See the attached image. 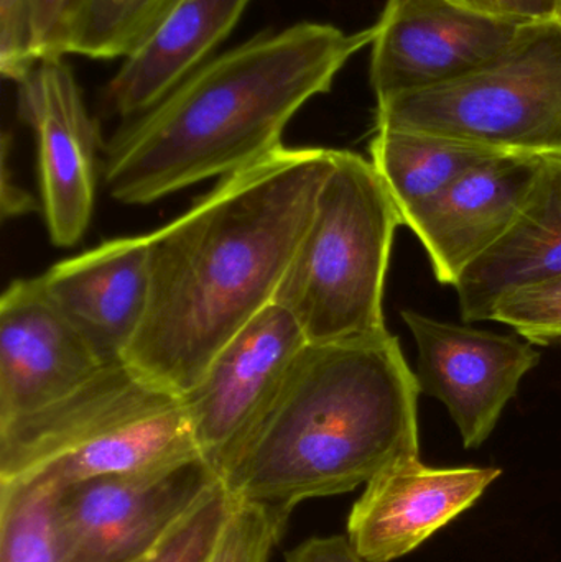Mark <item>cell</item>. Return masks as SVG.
<instances>
[{
	"mask_svg": "<svg viewBox=\"0 0 561 562\" xmlns=\"http://www.w3.org/2000/svg\"><path fill=\"white\" fill-rule=\"evenodd\" d=\"M335 160L283 145L148 234L150 303L125 362L183 395L276 300Z\"/></svg>",
	"mask_w": 561,
	"mask_h": 562,
	"instance_id": "obj_1",
	"label": "cell"
},
{
	"mask_svg": "<svg viewBox=\"0 0 561 562\" xmlns=\"http://www.w3.org/2000/svg\"><path fill=\"white\" fill-rule=\"evenodd\" d=\"M375 38L302 22L207 59L154 108L102 144L101 177L115 201L152 204L244 170L283 147L293 115L332 91L338 72Z\"/></svg>",
	"mask_w": 561,
	"mask_h": 562,
	"instance_id": "obj_2",
	"label": "cell"
},
{
	"mask_svg": "<svg viewBox=\"0 0 561 562\" xmlns=\"http://www.w3.org/2000/svg\"><path fill=\"white\" fill-rule=\"evenodd\" d=\"M417 375L389 330L308 342L221 475L236 504L289 524L312 498L348 494L420 456Z\"/></svg>",
	"mask_w": 561,
	"mask_h": 562,
	"instance_id": "obj_3",
	"label": "cell"
},
{
	"mask_svg": "<svg viewBox=\"0 0 561 562\" xmlns=\"http://www.w3.org/2000/svg\"><path fill=\"white\" fill-rule=\"evenodd\" d=\"M200 456L181 395L127 362L105 366L71 395L0 425V484L59 487L138 474Z\"/></svg>",
	"mask_w": 561,
	"mask_h": 562,
	"instance_id": "obj_4",
	"label": "cell"
},
{
	"mask_svg": "<svg viewBox=\"0 0 561 562\" xmlns=\"http://www.w3.org/2000/svg\"><path fill=\"white\" fill-rule=\"evenodd\" d=\"M402 224L371 160L335 150L312 220L273 300L295 317L308 342L388 330L382 297Z\"/></svg>",
	"mask_w": 561,
	"mask_h": 562,
	"instance_id": "obj_5",
	"label": "cell"
},
{
	"mask_svg": "<svg viewBox=\"0 0 561 562\" xmlns=\"http://www.w3.org/2000/svg\"><path fill=\"white\" fill-rule=\"evenodd\" d=\"M375 128L437 135L510 157H561V23L530 20L478 71L379 102Z\"/></svg>",
	"mask_w": 561,
	"mask_h": 562,
	"instance_id": "obj_6",
	"label": "cell"
},
{
	"mask_svg": "<svg viewBox=\"0 0 561 562\" xmlns=\"http://www.w3.org/2000/svg\"><path fill=\"white\" fill-rule=\"evenodd\" d=\"M201 456L59 488L58 521L68 562H137L150 554L214 488Z\"/></svg>",
	"mask_w": 561,
	"mask_h": 562,
	"instance_id": "obj_7",
	"label": "cell"
},
{
	"mask_svg": "<svg viewBox=\"0 0 561 562\" xmlns=\"http://www.w3.org/2000/svg\"><path fill=\"white\" fill-rule=\"evenodd\" d=\"M306 344L295 317L280 304H269L181 395L194 446L220 477Z\"/></svg>",
	"mask_w": 561,
	"mask_h": 562,
	"instance_id": "obj_8",
	"label": "cell"
},
{
	"mask_svg": "<svg viewBox=\"0 0 561 562\" xmlns=\"http://www.w3.org/2000/svg\"><path fill=\"white\" fill-rule=\"evenodd\" d=\"M526 22L451 0H388L375 23L369 72L378 104L478 71Z\"/></svg>",
	"mask_w": 561,
	"mask_h": 562,
	"instance_id": "obj_9",
	"label": "cell"
},
{
	"mask_svg": "<svg viewBox=\"0 0 561 562\" xmlns=\"http://www.w3.org/2000/svg\"><path fill=\"white\" fill-rule=\"evenodd\" d=\"M19 85V114L35 135L40 193L49 239L72 247L85 237L101 175L99 124L63 58L42 59Z\"/></svg>",
	"mask_w": 561,
	"mask_h": 562,
	"instance_id": "obj_10",
	"label": "cell"
},
{
	"mask_svg": "<svg viewBox=\"0 0 561 562\" xmlns=\"http://www.w3.org/2000/svg\"><path fill=\"white\" fill-rule=\"evenodd\" d=\"M402 319L417 342L422 392L447 406L464 448H480L540 353L519 336L457 326L415 311H402Z\"/></svg>",
	"mask_w": 561,
	"mask_h": 562,
	"instance_id": "obj_11",
	"label": "cell"
},
{
	"mask_svg": "<svg viewBox=\"0 0 561 562\" xmlns=\"http://www.w3.org/2000/svg\"><path fill=\"white\" fill-rule=\"evenodd\" d=\"M104 363L38 280H15L0 297V425L75 393Z\"/></svg>",
	"mask_w": 561,
	"mask_h": 562,
	"instance_id": "obj_12",
	"label": "cell"
},
{
	"mask_svg": "<svg viewBox=\"0 0 561 562\" xmlns=\"http://www.w3.org/2000/svg\"><path fill=\"white\" fill-rule=\"evenodd\" d=\"M501 475L494 468L437 469L407 456L366 484L348 518V537L371 562H391L473 507Z\"/></svg>",
	"mask_w": 561,
	"mask_h": 562,
	"instance_id": "obj_13",
	"label": "cell"
},
{
	"mask_svg": "<svg viewBox=\"0 0 561 562\" xmlns=\"http://www.w3.org/2000/svg\"><path fill=\"white\" fill-rule=\"evenodd\" d=\"M542 157L484 161L458 178L434 200L404 216L430 257L435 277L455 286L516 223L536 181Z\"/></svg>",
	"mask_w": 561,
	"mask_h": 562,
	"instance_id": "obj_14",
	"label": "cell"
},
{
	"mask_svg": "<svg viewBox=\"0 0 561 562\" xmlns=\"http://www.w3.org/2000/svg\"><path fill=\"white\" fill-rule=\"evenodd\" d=\"M36 280L104 366L125 362L150 303L148 234L104 240Z\"/></svg>",
	"mask_w": 561,
	"mask_h": 562,
	"instance_id": "obj_15",
	"label": "cell"
},
{
	"mask_svg": "<svg viewBox=\"0 0 561 562\" xmlns=\"http://www.w3.org/2000/svg\"><path fill=\"white\" fill-rule=\"evenodd\" d=\"M250 0H173L105 86L102 114L122 122L154 108L233 32Z\"/></svg>",
	"mask_w": 561,
	"mask_h": 562,
	"instance_id": "obj_16",
	"label": "cell"
},
{
	"mask_svg": "<svg viewBox=\"0 0 561 562\" xmlns=\"http://www.w3.org/2000/svg\"><path fill=\"white\" fill-rule=\"evenodd\" d=\"M561 276V157H542L516 223L455 283L461 316L491 321L507 294Z\"/></svg>",
	"mask_w": 561,
	"mask_h": 562,
	"instance_id": "obj_17",
	"label": "cell"
},
{
	"mask_svg": "<svg viewBox=\"0 0 561 562\" xmlns=\"http://www.w3.org/2000/svg\"><path fill=\"white\" fill-rule=\"evenodd\" d=\"M371 164L394 198L402 220L447 190L471 168L503 155L437 135L375 128Z\"/></svg>",
	"mask_w": 561,
	"mask_h": 562,
	"instance_id": "obj_18",
	"label": "cell"
},
{
	"mask_svg": "<svg viewBox=\"0 0 561 562\" xmlns=\"http://www.w3.org/2000/svg\"><path fill=\"white\" fill-rule=\"evenodd\" d=\"M59 485L0 484V562H68L58 521Z\"/></svg>",
	"mask_w": 561,
	"mask_h": 562,
	"instance_id": "obj_19",
	"label": "cell"
},
{
	"mask_svg": "<svg viewBox=\"0 0 561 562\" xmlns=\"http://www.w3.org/2000/svg\"><path fill=\"white\" fill-rule=\"evenodd\" d=\"M173 0H85L66 55L127 58Z\"/></svg>",
	"mask_w": 561,
	"mask_h": 562,
	"instance_id": "obj_20",
	"label": "cell"
},
{
	"mask_svg": "<svg viewBox=\"0 0 561 562\" xmlns=\"http://www.w3.org/2000/svg\"><path fill=\"white\" fill-rule=\"evenodd\" d=\"M234 507L221 484L142 562H211Z\"/></svg>",
	"mask_w": 561,
	"mask_h": 562,
	"instance_id": "obj_21",
	"label": "cell"
},
{
	"mask_svg": "<svg viewBox=\"0 0 561 562\" xmlns=\"http://www.w3.org/2000/svg\"><path fill=\"white\" fill-rule=\"evenodd\" d=\"M491 321L513 327L534 346L561 344V276L507 294L494 307Z\"/></svg>",
	"mask_w": 561,
	"mask_h": 562,
	"instance_id": "obj_22",
	"label": "cell"
},
{
	"mask_svg": "<svg viewBox=\"0 0 561 562\" xmlns=\"http://www.w3.org/2000/svg\"><path fill=\"white\" fill-rule=\"evenodd\" d=\"M285 521L257 505L236 504L211 562H269Z\"/></svg>",
	"mask_w": 561,
	"mask_h": 562,
	"instance_id": "obj_23",
	"label": "cell"
},
{
	"mask_svg": "<svg viewBox=\"0 0 561 562\" xmlns=\"http://www.w3.org/2000/svg\"><path fill=\"white\" fill-rule=\"evenodd\" d=\"M36 63L32 0H0V71L20 82Z\"/></svg>",
	"mask_w": 561,
	"mask_h": 562,
	"instance_id": "obj_24",
	"label": "cell"
},
{
	"mask_svg": "<svg viewBox=\"0 0 561 562\" xmlns=\"http://www.w3.org/2000/svg\"><path fill=\"white\" fill-rule=\"evenodd\" d=\"M85 0H32L33 53L36 61L63 58Z\"/></svg>",
	"mask_w": 561,
	"mask_h": 562,
	"instance_id": "obj_25",
	"label": "cell"
},
{
	"mask_svg": "<svg viewBox=\"0 0 561 562\" xmlns=\"http://www.w3.org/2000/svg\"><path fill=\"white\" fill-rule=\"evenodd\" d=\"M285 562H371L366 560L348 535L315 537L303 541L292 551H287Z\"/></svg>",
	"mask_w": 561,
	"mask_h": 562,
	"instance_id": "obj_26",
	"label": "cell"
},
{
	"mask_svg": "<svg viewBox=\"0 0 561 562\" xmlns=\"http://www.w3.org/2000/svg\"><path fill=\"white\" fill-rule=\"evenodd\" d=\"M561 0H494L497 13L520 20H543L556 16Z\"/></svg>",
	"mask_w": 561,
	"mask_h": 562,
	"instance_id": "obj_27",
	"label": "cell"
},
{
	"mask_svg": "<svg viewBox=\"0 0 561 562\" xmlns=\"http://www.w3.org/2000/svg\"><path fill=\"white\" fill-rule=\"evenodd\" d=\"M451 2L467 7V9L478 10V12L500 15V13H497L496 5H494V0H451Z\"/></svg>",
	"mask_w": 561,
	"mask_h": 562,
	"instance_id": "obj_28",
	"label": "cell"
},
{
	"mask_svg": "<svg viewBox=\"0 0 561 562\" xmlns=\"http://www.w3.org/2000/svg\"><path fill=\"white\" fill-rule=\"evenodd\" d=\"M556 19L561 23V2L559 9H557Z\"/></svg>",
	"mask_w": 561,
	"mask_h": 562,
	"instance_id": "obj_29",
	"label": "cell"
},
{
	"mask_svg": "<svg viewBox=\"0 0 561 562\" xmlns=\"http://www.w3.org/2000/svg\"><path fill=\"white\" fill-rule=\"evenodd\" d=\"M142 561H144V560H141V561H137V562H142Z\"/></svg>",
	"mask_w": 561,
	"mask_h": 562,
	"instance_id": "obj_30",
	"label": "cell"
}]
</instances>
